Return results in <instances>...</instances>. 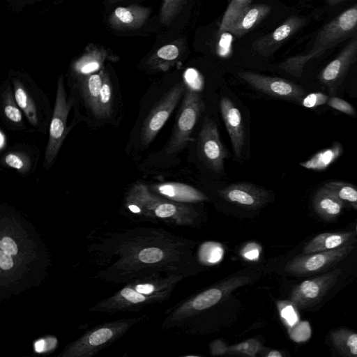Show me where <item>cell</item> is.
I'll return each instance as SVG.
<instances>
[{
    "mask_svg": "<svg viewBox=\"0 0 357 357\" xmlns=\"http://www.w3.org/2000/svg\"><path fill=\"white\" fill-rule=\"evenodd\" d=\"M187 0H163L160 13V20L163 24H169L178 15Z\"/></svg>",
    "mask_w": 357,
    "mask_h": 357,
    "instance_id": "obj_28",
    "label": "cell"
},
{
    "mask_svg": "<svg viewBox=\"0 0 357 357\" xmlns=\"http://www.w3.org/2000/svg\"><path fill=\"white\" fill-rule=\"evenodd\" d=\"M105 56V53L98 51L82 56L72 65L69 82L100 70Z\"/></svg>",
    "mask_w": 357,
    "mask_h": 357,
    "instance_id": "obj_21",
    "label": "cell"
},
{
    "mask_svg": "<svg viewBox=\"0 0 357 357\" xmlns=\"http://www.w3.org/2000/svg\"><path fill=\"white\" fill-rule=\"evenodd\" d=\"M281 316L287 321L289 325L294 324L297 321V316L291 306H286L281 311Z\"/></svg>",
    "mask_w": 357,
    "mask_h": 357,
    "instance_id": "obj_36",
    "label": "cell"
},
{
    "mask_svg": "<svg viewBox=\"0 0 357 357\" xmlns=\"http://www.w3.org/2000/svg\"><path fill=\"white\" fill-rule=\"evenodd\" d=\"M112 336V331L109 328H100L93 332L89 337V343L98 346L107 342Z\"/></svg>",
    "mask_w": 357,
    "mask_h": 357,
    "instance_id": "obj_34",
    "label": "cell"
},
{
    "mask_svg": "<svg viewBox=\"0 0 357 357\" xmlns=\"http://www.w3.org/2000/svg\"><path fill=\"white\" fill-rule=\"evenodd\" d=\"M220 109L234 155L239 158L245 143V130L241 112L227 97L220 99Z\"/></svg>",
    "mask_w": 357,
    "mask_h": 357,
    "instance_id": "obj_14",
    "label": "cell"
},
{
    "mask_svg": "<svg viewBox=\"0 0 357 357\" xmlns=\"http://www.w3.org/2000/svg\"><path fill=\"white\" fill-rule=\"evenodd\" d=\"M356 86H357V85H356Z\"/></svg>",
    "mask_w": 357,
    "mask_h": 357,
    "instance_id": "obj_45",
    "label": "cell"
},
{
    "mask_svg": "<svg viewBox=\"0 0 357 357\" xmlns=\"http://www.w3.org/2000/svg\"><path fill=\"white\" fill-rule=\"evenodd\" d=\"M44 344V342L43 341H39L36 344V350L39 352L40 351L43 349H42V346L43 344Z\"/></svg>",
    "mask_w": 357,
    "mask_h": 357,
    "instance_id": "obj_42",
    "label": "cell"
},
{
    "mask_svg": "<svg viewBox=\"0 0 357 357\" xmlns=\"http://www.w3.org/2000/svg\"><path fill=\"white\" fill-rule=\"evenodd\" d=\"M306 24V20L299 16L288 17L272 32L257 39L252 49L261 56L268 57Z\"/></svg>",
    "mask_w": 357,
    "mask_h": 357,
    "instance_id": "obj_12",
    "label": "cell"
},
{
    "mask_svg": "<svg viewBox=\"0 0 357 357\" xmlns=\"http://www.w3.org/2000/svg\"><path fill=\"white\" fill-rule=\"evenodd\" d=\"M329 97L320 92L312 93L306 96L301 100V104L307 108H313L327 103Z\"/></svg>",
    "mask_w": 357,
    "mask_h": 357,
    "instance_id": "obj_31",
    "label": "cell"
},
{
    "mask_svg": "<svg viewBox=\"0 0 357 357\" xmlns=\"http://www.w3.org/2000/svg\"><path fill=\"white\" fill-rule=\"evenodd\" d=\"M344 0H327V2L330 5H335L337 4Z\"/></svg>",
    "mask_w": 357,
    "mask_h": 357,
    "instance_id": "obj_43",
    "label": "cell"
},
{
    "mask_svg": "<svg viewBox=\"0 0 357 357\" xmlns=\"http://www.w3.org/2000/svg\"><path fill=\"white\" fill-rule=\"evenodd\" d=\"M357 33V3L325 24L317 33L309 52L288 58L279 67L300 77L305 64Z\"/></svg>",
    "mask_w": 357,
    "mask_h": 357,
    "instance_id": "obj_2",
    "label": "cell"
},
{
    "mask_svg": "<svg viewBox=\"0 0 357 357\" xmlns=\"http://www.w3.org/2000/svg\"><path fill=\"white\" fill-rule=\"evenodd\" d=\"M163 257L162 251L157 248L143 249L139 254V259L144 263H155Z\"/></svg>",
    "mask_w": 357,
    "mask_h": 357,
    "instance_id": "obj_32",
    "label": "cell"
},
{
    "mask_svg": "<svg viewBox=\"0 0 357 357\" xmlns=\"http://www.w3.org/2000/svg\"><path fill=\"white\" fill-rule=\"evenodd\" d=\"M355 232L321 233L310 240L303 248L304 254L332 250L356 241Z\"/></svg>",
    "mask_w": 357,
    "mask_h": 357,
    "instance_id": "obj_19",
    "label": "cell"
},
{
    "mask_svg": "<svg viewBox=\"0 0 357 357\" xmlns=\"http://www.w3.org/2000/svg\"><path fill=\"white\" fill-rule=\"evenodd\" d=\"M24 114L20 108L9 79L0 87V119L7 129L15 132H29L24 120Z\"/></svg>",
    "mask_w": 357,
    "mask_h": 357,
    "instance_id": "obj_13",
    "label": "cell"
},
{
    "mask_svg": "<svg viewBox=\"0 0 357 357\" xmlns=\"http://www.w3.org/2000/svg\"><path fill=\"white\" fill-rule=\"evenodd\" d=\"M342 146L340 144L335 143L330 148L323 150L310 160L301 162L300 165L313 170H323L334 162L341 154Z\"/></svg>",
    "mask_w": 357,
    "mask_h": 357,
    "instance_id": "obj_24",
    "label": "cell"
},
{
    "mask_svg": "<svg viewBox=\"0 0 357 357\" xmlns=\"http://www.w3.org/2000/svg\"><path fill=\"white\" fill-rule=\"evenodd\" d=\"M185 89V85L179 82L151 105L141 103L138 116L128 135L124 149L125 154L130 160L136 161L152 143L183 97Z\"/></svg>",
    "mask_w": 357,
    "mask_h": 357,
    "instance_id": "obj_1",
    "label": "cell"
},
{
    "mask_svg": "<svg viewBox=\"0 0 357 357\" xmlns=\"http://www.w3.org/2000/svg\"><path fill=\"white\" fill-rule=\"evenodd\" d=\"M154 287L150 284H139L136 287V291L140 294H149L153 292Z\"/></svg>",
    "mask_w": 357,
    "mask_h": 357,
    "instance_id": "obj_37",
    "label": "cell"
},
{
    "mask_svg": "<svg viewBox=\"0 0 357 357\" xmlns=\"http://www.w3.org/2000/svg\"><path fill=\"white\" fill-rule=\"evenodd\" d=\"M222 297V292L218 289H208L192 301V307L195 310H202L208 308L218 303Z\"/></svg>",
    "mask_w": 357,
    "mask_h": 357,
    "instance_id": "obj_29",
    "label": "cell"
},
{
    "mask_svg": "<svg viewBox=\"0 0 357 357\" xmlns=\"http://www.w3.org/2000/svg\"><path fill=\"white\" fill-rule=\"evenodd\" d=\"M8 79L15 100L28 122L29 132L45 134L53 112L47 94L26 75L15 73Z\"/></svg>",
    "mask_w": 357,
    "mask_h": 357,
    "instance_id": "obj_3",
    "label": "cell"
},
{
    "mask_svg": "<svg viewBox=\"0 0 357 357\" xmlns=\"http://www.w3.org/2000/svg\"><path fill=\"white\" fill-rule=\"evenodd\" d=\"M197 142L201 159L211 170L220 173L228 153L220 141L216 125L208 116L202 124Z\"/></svg>",
    "mask_w": 357,
    "mask_h": 357,
    "instance_id": "obj_9",
    "label": "cell"
},
{
    "mask_svg": "<svg viewBox=\"0 0 357 357\" xmlns=\"http://www.w3.org/2000/svg\"><path fill=\"white\" fill-rule=\"evenodd\" d=\"M342 270L335 268L316 278L300 283L291 294V301L300 309H305L317 304L335 285Z\"/></svg>",
    "mask_w": 357,
    "mask_h": 357,
    "instance_id": "obj_8",
    "label": "cell"
},
{
    "mask_svg": "<svg viewBox=\"0 0 357 357\" xmlns=\"http://www.w3.org/2000/svg\"><path fill=\"white\" fill-rule=\"evenodd\" d=\"M204 109L205 104L198 92L186 87L172 137L165 149L167 154L176 153L185 146Z\"/></svg>",
    "mask_w": 357,
    "mask_h": 357,
    "instance_id": "obj_5",
    "label": "cell"
},
{
    "mask_svg": "<svg viewBox=\"0 0 357 357\" xmlns=\"http://www.w3.org/2000/svg\"><path fill=\"white\" fill-rule=\"evenodd\" d=\"M266 4H250L231 26L229 33L241 37L258 24L271 12Z\"/></svg>",
    "mask_w": 357,
    "mask_h": 357,
    "instance_id": "obj_18",
    "label": "cell"
},
{
    "mask_svg": "<svg viewBox=\"0 0 357 357\" xmlns=\"http://www.w3.org/2000/svg\"><path fill=\"white\" fill-rule=\"evenodd\" d=\"M356 59L357 33L351 38L340 54L321 71L319 81L331 93H335Z\"/></svg>",
    "mask_w": 357,
    "mask_h": 357,
    "instance_id": "obj_10",
    "label": "cell"
},
{
    "mask_svg": "<svg viewBox=\"0 0 357 357\" xmlns=\"http://www.w3.org/2000/svg\"><path fill=\"white\" fill-rule=\"evenodd\" d=\"M40 157V151L36 145L20 142L2 152L0 165L22 176H27L35 172Z\"/></svg>",
    "mask_w": 357,
    "mask_h": 357,
    "instance_id": "obj_11",
    "label": "cell"
},
{
    "mask_svg": "<svg viewBox=\"0 0 357 357\" xmlns=\"http://www.w3.org/2000/svg\"><path fill=\"white\" fill-rule=\"evenodd\" d=\"M329 337L333 346L341 355L357 357V333L340 328L332 331Z\"/></svg>",
    "mask_w": 357,
    "mask_h": 357,
    "instance_id": "obj_22",
    "label": "cell"
},
{
    "mask_svg": "<svg viewBox=\"0 0 357 357\" xmlns=\"http://www.w3.org/2000/svg\"><path fill=\"white\" fill-rule=\"evenodd\" d=\"M225 199L248 206H258L267 202L268 192L261 188L250 183H235L218 191Z\"/></svg>",
    "mask_w": 357,
    "mask_h": 357,
    "instance_id": "obj_15",
    "label": "cell"
},
{
    "mask_svg": "<svg viewBox=\"0 0 357 357\" xmlns=\"http://www.w3.org/2000/svg\"><path fill=\"white\" fill-rule=\"evenodd\" d=\"M268 357H282V355L278 351H271L268 354Z\"/></svg>",
    "mask_w": 357,
    "mask_h": 357,
    "instance_id": "obj_41",
    "label": "cell"
},
{
    "mask_svg": "<svg viewBox=\"0 0 357 357\" xmlns=\"http://www.w3.org/2000/svg\"><path fill=\"white\" fill-rule=\"evenodd\" d=\"M7 146V137L4 131L1 129L0 130V151L1 152H3L6 150Z\"/></svg>",
    "mask_w": 357,
    "mask_h": 357,
    "instance_id": "obj_38",
    "label": "cell"
},
{
    "mask_svg": "<svg viewBox=\"0 0 357 357\" xmlns=\"http://www.w3.org/2000/svg\"><path fill=\"white\" fill-rule=\"evenodd\" d=\"M73 96L69 92L67 93L64 78L61 75L57 79L55 101L43 162L45 170L54 166L66 138L75 126L71 122L68 126V118L73 109Z\"/></svg>",
    "mask_w": 357,
    "mask_h": 357,
    "instance_id": "obj_4",
    "label": "cell"
},
{
    "mask_svg": "<svg viewBox=\"0 0 357 357\" xmlns=\"http://www.w3.org/2000/svg\"><path fill=\"white\" fill-rule=\"evenodd\" d=\"M259 254L258 250H250L244 254V257L248 259L254 260L258 258Z\"/></svg>",
    "mask_w": 357,
    "mask_h": 357,
    "instance_id": "obj_39",
    "label": "cell"
},
{
    "mask_svg": "<svg viewBox=\"0 0 357 357\" xmlns=\"http://www.w3.org/2000/svg\"><path fill=\"white\" fill-rule=\"evenodd\" d=\"M150 13L149 8L138 5L118 7L111 15L109 22L112 27L117 30L139 29L146 23Z\"/></svg>",
    "mask_w": 357,
    "mask_h": 357,
    "instance_id": "obj_16",
    "label": "cell"
},
{
    "mask_svg": "<svg viewBox=\"0 0 357 357\" xmlns=\"http://www.w3.org/2000/svg\"><path fill=\"white\" fill-rule=\"evenodd\" d=\"M252 0H231L219 26V32H228L244 10L251 4Z\"/></svg>",
    "mask_w": 357,
    "mask_h": 357,
    "instance_id": "obj_25",
    "label": "cell"
},
{
    "mask_svg": "<svg viewBox=\"0 0 357 357\" xmlns=\"http://www.w3.org/2000/svg\"><path fill=\"white\" fill-rule=\"evenodd\" d=\"M128 207L134 213H138L141 212V209L134 204H130Z\"/></svg>",
    "mask_w": 357,
    "mask_h": 357,
    "instance_id": "obj_40",
    "label": "cell"
},
{
    "mask_svg": "<svg viewBox=\"0 0 357 357\" xmlns=\"http://www.w3.org/2000/svg\"><path fill=\"white\" fill-rule=\"evenodd\" d=\"M238 76L257 91L276 98L301 102L305 95L301 86L280 77L252 71L239 72Z\"/></svg>",
    "mask_w": 357,
    "mask_h": 357,
    "instance_id": "obj_7",
    "label": "cell"
},
{
    "mask_svg": "<svg viewBox=\"0 0 357 357\" xmlns=\"http://www.w3.org/2000/svg\"><path fill=\"white\" fill-rule=\"evenodd\" d=\"M223 255L222 248L214 243H206L202 245L200 256L202 259L209 263L219 261Z\"/></svg>",
    "mask_w": 357,
    "mask_h": 357,
    "instance_id": "obj_30",
    "label": "cell"
},
{
    "mask_svg": "<svg viewBox=\"0 0 357 357\" xmlns=\"http://www.w3.org/2000/svg\"><path fill=\"white\" fill-rule=\"evenodd\" d=\"M351 206L357 209V201L354 203L351 204Z\"/></svg>",
    "mask_w": 357,
    "mask_h": 357,
    "instance_id": "obj_44",
    "label": "cell"
},
{
    "mask_svg": "<svg viewBox=\"0 0 357 357\" xmlns=\"http://www.w3.org/2000/svg\"><path fill=\"white\" fill-rule=\"evenodd\" d=\"M351 241L335 249L305 254L296 257L287 266L289 272L297 275L320 273L345 258L354 248Z\"/></svg>",
    "mask_w": 357,
    "mask_h": 357,
    "instance_id": "obj_6",
    "label": "cell"
},
{
    "mask_svg": "<svg viewBox=\"0 0 357 357\" xmlns=\"http://www.w3.org/2000/svg\"><path fill=\"white\" fill-rule=\"evenodd\" d=\"M180 55L181 47L176 43L167 44L159 48L146 65L151 70H167Z\"/></svg>",
    "mask_w": 357,
    "mask_h": 357,
    "instance_id": "obj_23",
    "label": "cell"
},
{
    "mask_svg": "<svg viewBox=\"0 0 357 357\" xmlns=\"http://www.w3.org/2000/svg\"><path fill=\"white\" fill-rule=\"evenodd\" d=\"M121 294L126 299L134 303L142 302L145 300V297L140 293L130 288L123 289Z\"/></svg>",
    "mask_w": 357,
    "mask_h": 357,
    "instance_id": "obj_35",
    "label": "cell"
},
{
    "mask_svg": "<svg viewBox=\"0 0 357 357\" xmlns=\"http://www.w3.org/2000/svg\"><path fill=\"white\" fill-rule=\"evenodd\" d=\"M342 201L351 204L357 201V188L351 185L339 181H331L324 185Z\"/></svg>",
    "mask_w": 357,
    "mask_h": 357,
    "instance_id": "obj_27",
    "label": "cell"
},
{
    "mask_svg": "<svg viewBox=\"0 0 357 357\" xmlns=\"http://www.w3.org/2000/svg\"><path fill=\"white\" fill-rule=\"evenodd\" d=\"M150 190L171 201L177 202H195L206 199L204 194L194 187L178 182L152 183Z\"/></svg>",
    "mask_w": 357,
    "mask_h": 357,
    "instance_id": "obj_17",
    "label": "cell"
},
{
    "mask_svg": "<svg viewBox=\"0 0 357 357\" xmlns=\"http://www.w3.org/2000/svg\"><path fill=\"white\" fill-rule=\"evenodd\" d=\"M327 104L332 108L342 112L348 115H355L356 112L354 108L348 102L338 98L331 97L328 99Z\"/></svg>",
    "mask_w": 357,
    "mask_h": 357,
    "instance_id": "obj_33",
    "label": "cell"
},
{
    "mask_svg": "<svg viewBox=\"0 0 357 357\" xmlns=\"http://www.w3.org/2000/svg\"><path fill=\"white\" fill-rule=\"evenodd\" d=\"M17 252V246L8 236H4L0 241V267L2 270H9L13 266L12 255Z\"/></svg>",
    "mask_w": 357,
    "mask_h": 357,
    "instance_id": "obj_26",
    "label": "cell"
},
{
    "mask_svg": "<svg viewBox=\"0 0 357 357\" xmlns=\"http://www.w3.org/2000/svg\"><path fill=\"white\" fill-rule=\"evenodd\" d=\"M313 206L316 213L321 218L333 220L340 214L344 202L324 185L314 195Z\"/></svg>",
    "mask_w": 357,
    "mask_h": 357,
    "instance_id": "obj_20",
    "label": "cell"
}]
</instances>
